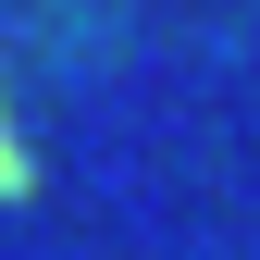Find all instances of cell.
<instances>
[{
  "label": "cell",
  "mask_w": 260,
  "mask_h": 260,
  "mask_svg": "<svg viewBox=\"0 0 260 260\" xmlns=\"http://www.w3.org/2000/svg\"><path fill=\"white\" fill-rule=\"evenodd\" d=\"M25 186H38V161H25V137L0 124V199H25Z\"/></svg>",
  "instance_id": "cell-1"
}]
</instances>
